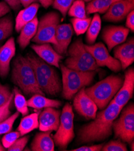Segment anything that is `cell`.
<instances>
[{"label": "cell", "mask_w": 134, "mask_h": 151, "mask_svg": "<svg viewBox=\"0 0 134 151\" xmlns=\"http://www.w3.org/2000/svg\"><path fill=\"white\" fill-rule=\"evenodd\" d=\"M14 95V102L17 111L21 113L23 116H26L28 113V109L27 101L25 98L21 93L19 89L17 87H14L13 90Z\"/></svg>", "instance_id": "obj_26"}, {"label": "cell", "mask_w": 134, "mask_h": 151, "mask_svg": "<svg viewBox=\"0 0 134 151\" xmlns=\"http://www.w3.org/2000/svg\"><path fill=\"white\" fill-rule=\"evenodd\" d=\"M31 47L43 61L49 65L59 68V63L63 59V57L58 54L50 43L33 44Z\"/></svg>", "instance_id": "obj_18"}, {"label": "cell", "mask_w": 134, "mask_h": 151, "mask_svg": "<svg viewBox=\"0 0 134 151\" xmlns=\"http://www.w3.org/2000/svg\"><path fill=\"white\" fill-rule=\"evenodd\" d=\"M6 150V148L3 146L2 143H1V141H0V151H4Z\"/></svg>", "instance_id": "obj_43"}, {"label": "cell", "mask_w": 134, "mask_h": 151, "mask_svg": "<svg viewBox=\"0 0 134 151\" xmlns=\"http://www.w3.org/2000/svg\"><path fill=\"white\" fill-rule=\"evenodd\" d=\"M134 91V69L130 68L125 73L123 84L111 101L123 108L132 98Z\"/></svg>", "instance_id": "obj_13"}, {"label": "cell", "mask_w": 134, "mask_h": 151, "mask_svg": "<svg viewBox=\"0 0 134 151\" xmlns=\"http://www.w3.org/2000/svg\"><path fill=\"white\" fill-rule=\"evenodd\" d=\"M11 81L26 95L44 96L37 84L33 66L27 57L18 55L13 62Z\"/></svg>", "instance_id": "obj_3"}, {"label": "cell", "mask_w": 134, "mask_h": 151, "mask_svg": "<svg viewBox=\"0 0 134 151\" xmlns=\"http://www.w3.org/2000/svg\"><path fill=\"white\" fill-rule=\"evenodd\" d=\"M16 46L13 37L9 38L0 48V77L5 78L10 71V62L15 55Z\"/></svg>", "instance_id": "obj_19"}, {"label": "cell", "mask_w": 134, "mask_h": 151, "mask_svg": "<svg viewBox=\"0 0 134 151\" xmlns=\"http://www.w3.org/2000/svg\"><path fill=\"white\" fill-rule=\"evenodd\" d=\"M62 74V96L70 100L82 87L90 85L94 80L97 70L79 71L70 69L64 65H59Z\"/></svg>", "instance_id": "obj_5"}, {"label": "cell", "mask_w": 134, "mask_h": 151, "mask_svg": "<svg viewBox=\"0 0 134 151\" xmlns=\"http://www.w3.org/2000/svg\"><path fill=\"white\" fill-rule=\"evenodd\" d=\"M101 18L98 13H95L86 33L85 41L87 45H93L95 43L101 29Z\"/></svg>", "instance_id": "obj_25"}, {"label": "cell", "mask_w": 134, "mask_h": 151, "mask_svg": "<svg viewBox=\"0 0 134 151\" xmlns=\"http://www.w3.org/2000/svg\"><path fill=\"white\" fill-rule=\"evenodd\" d=\"M126 26L132 32H134V10L131 11L126 17Z\"/></svg>", "instance_id": "obj_38"}, {"label": "cell", "mask_w": 134, "mask_h": 151, "mask_svg": "<svg viewBox=\"0 0 134 151\" xmlns=\"http://www.w3.org/2000/svg\"><path fill=\"white\" fill-rule=\"evenodd\" d=\"M12 95L9 88L7 86L2 85L0 83V107L5 104Z\"/></svg>", "instance_id": "obj_36"}, {"label": "cell", "mask_w": 134, "mask_h": 151, "mask_svg": "<svg viewBox=\"0 0 134 151\" xmlns=\"http://www.w3.org/2000/svg\"><path fill=\"white\" fill-rule=\"evenodd\" d=\"M27 58L33 66L39 87L44 94L55 96L62 92V83L54 68L32 52L27 55Z\"/></svg>", "instance_id": "obj_2"}, {"label": "cell", "mask_w": 134, "mask_h": 151, "mask_svg": "<svg viewBox=\"0 0 134 151\" xmlns=\"http://www.w3.org/2000/svg\"><path fill=\"white\" fill-rule=\"evenodd\" d=\"M114 57L120 62L122 69H126L134 62V39L129 38L126 42L114 47Z\"/></svg>", "instance_id": "obj_17"}, {"label": "cell", "mask_w": 134, "mask_h": 151, "mask_svg": "<svg viewBox=\"0 0 134 151\" xmlns=\"http://www.w3.org/2000/svg\"><path fill=\"white\" fill-rule=\"evenodd\" d=\"M73 107L80 116L87 120L95 118L97 107L93 100L85 92V87H82L74 96Z\"/></svg>", "instance_id": "obj_11"}, {"label": "cell", "mask_w": 134, "mask_h": 151, "mask_svg": "<svg viewBox=\"0 0 134 151\" xmlns=\"http://www.w3.org/2000/svg\"><path fill=\"white\" fill-rule=\"evenodd\" d=\"M115 137L130 144L134 139V105L130 103L113 124Z\"/></svg>", "instance_id": "obj_9"}, {"label": "cell", "mask_w": 134, "mask_h": 151, "mask_svg": "<svg viewBox=\"0 0 134 151\" xmlns=\"http://www.w3.org/2000/svg\"><path fill=\"white\" fill-rule=\"evenodd\" d=\"M134 10V0H120L113 3L105 13L103 19L107 22H118L124 20Z\"/></svg>", "instance_id": "obj_12"}, {"label": "cell", "mask_w": 134, "mask_h": 151, "mask_svg": "<svg viewBox=\"0 0 134 151\" xmlns=\"http://www.w3.org/2000/svg\"><path fill=\"white\" fill-rule=\"evenodd\" d=\"M13 96L14 95L12 93V95L9 101L5 104L0 107V122L3 121V120L8 118L11 115V111L10 108L12 104Z\"/></svg>", "instance_id": "obj_35"}, {"label": "cell", "mask_w": 134, "mask_h": 151, "mask_svg": "<svg viewBox=\"0 0 134 151\" xmlns=\"http://www.w3.org/2000/svg\"><path fill=\"white\" fill-rule=\"evenodd\" d=\"M73 35V29L71 24H62L58 25L55 33L57 43L53 45V48L58 54L61 55L66 54Z\"/></svg>", "instance_id": "obj_15"}, {"label": "cell", "mask_w": 134, "mask_h": 151, "mask_svg": "<svg viewBox=\"0 0 134 151\" xmlns=\"http://www.w3.org/2000/svg\"><path fill=\"white\" fill-rule=\"evenodd\" d=\"M4 1L14 10L17 11L21 8V4L19 0H4Z\"/></svg>", "instance_id": "obj_39"}, {"label": "cell", "mask_w": 134, "mask_h": 151, "mask_svg": "<svg viewBox=\"0 0 134 151\" xmlns=\"http://www.w3.org/2000/svg\"><path fill=\"white\" fill-rule=\"evenodd\" d=\"M13 22L11 16L0 18V41L9 37L13 33Z\"/></svg>", "instance_id": "obj_29"}, {"label": "cell", "mask_w": 134, "mask_h": 151, "mask_svg": "<svg viewBox=\"0 0 134 151\" xmlns=\"http://www.w3.org/2000/svg\"><path fill=\"white\" fill-rule=\"evenodd\" d=\"M39 113H34L21 119L18 128V131L19 132L21 136H24L39 128Z\"/></svg>", "instance_id": "obj_24"}, {"label": "cell", "mask_w": 134, "mask_h": 151, "mask_svg": "<svg viewBox=\"0 0 134 151\" xmlns=\"http://www.w3.org/2000/svg\"><path fill=\"white\" fill-rule=\"evenodd\" d=\"M39 20L36 17L32 21L25 25L20 32L18 43L21 49H25L37 33Z\"/></svg>", "instance_id": "obj_22"}, {"label": "cell", "mask_w": 134, "mask_h": 151, "mask_svg": "<svg viewBox=\"0 0 134 151\" xmlns=\"http://www.w3.org/2000/svg\"><path fill=\"white\" fill-rule=\"evenodd\" d=\"M37 1L44 8L47 9L52 6L54 0H37Z\"/></svg>", "instance_id": "obj_41"}, {"label": "cell", "mask_w": 134, "mask_h": 151, "mask_svg": "<svg viewBox=\"0 0 134 151\" xmlns=\"http://www.w3.org/2000/svg\"><path fill=\"white\" fill-rule=\"evenodd\" d=\"M19 116V113L17 111L0 122V135L5 134L11 131L13 125Z\"/></svg>", "instance_id": "obj_30"}, {"label": "cell", "mask_w": 134, "mask_h": 151, "mask_svg": "<svg viewBox=\"0 0 134 151\" xmlns=\"http://www.w3.org/2000/svg\"><path fill=\"white\" fill-rule=\"evenodd\" d=\"M67 13L69 17L73 18H86L87 17L85 2L82 0H75L70 7Z\"/></svg>", "instance_id": "obj_27"}, {"label": "cell", "mask_w": 134, "mask_h": 151, "mask_svg": "<svg viewBox=\"0 0 134 151\" xmlns=\"http://www.w3.org/2000/svg\"><path fill=\"white\" fill-rule=\"evenodd\" d=\"M85 48L93 57L99 67L106 66L111 70L117 72L120 71L122 66L120 62L112 57L103 43L98 42L93 45H84Z\"/></svg>", "instance_id": "obj_10"}, {"label": "cell", "mask_w": 134, "mask_h": 151, "mask_svg": "<svg viewBox=\"0 0 134 151\" xmlns=\"http://www.w3.org/2000/svg\"><path fill=\"white\" fill-rule=\"evenodd\" d=\"M51 131H42L37 133L31 147L33 151H54L55 144L51 135Z\"/></svg>", "instance_id": "obj_20"}, {"label": "cell", "mask_w": 134, "mask_h": 151, "mask_svg": "<svg viewBox=\"0 0 134 151\" xmlns=\"http://www.w3.org/2000/svg\"><path fill=\"white\" fill-rule=\"evenodd\" d=\"M27 104L28 107L36 110H41L49 107L58 109L61 107L62 104L60 101L51 99L40 94H34L27 101Z\"/></svg>", "instance_id": "obj_23"}, {"label": "cell", "mask_w": 134, "mask_h": 151, "mask_svg": "<svg viewBox=\"0 0 134 151\" xmlns=\"http://www.w3.org/2000/svg\"><path fill=\"white\" fill-rule=\"evenodd\" d=\"M102 151H127L128 148L125 142L118 140H111L103 146Z\"/></svg>", "instance_id": "obj_32"}, {"label": "cell", "mask_w": 134, "mask_h": 151, "mask_svg": "<svg viewBox=\"0 0 134 151\" xmlns=\"http://www.w3.org/2000/svg\"><path fill=\"white\" fill-rule=\"evenodd\" d=\"M103 144L95 145L92 146H84L72 149L73 151H100L101 150Z\"/></svg>", "instance_id": "obj_37"}, {"label": "cell", "mask_w": 134, "mask_h": 151, "mask_svg": "<svg viewBox=\"0 0 134 151\" xmlns=\"http://www.w3.org/2000/svg\"><path fill=\"white\" fill-rule=\"evenodd\" d=\"M21 134L19 131H10L7 132L4 134L2 138V145L6 149H8L14 142L19 138Z\"/></svg>", "instance_id": "obj_33"}, {"label": "cell", "mask_w": 134, "mask_h": 151, "mask_svg": "<svg viewBox=\"0 0 134 151\" xmlns=\"http://www.w3.org/2000/svg\"><path fill=\"white\" fill-rule=\"evenodd\" d=\"M83 1H84V2H86V3H88V2H90V1H92V0H82Z\"/></svg>", "instance_id": "obj_45"}, {"label": "cell", "mask_w": 134, "mask_h": 151, "mask_svg": "<svg viewBox=\"0 0 134 151\" xmlns=\"http://www.w3.org/2000/svg\"><path fill=\"white\" fill-rule=\"evenodd\" d=\"M92 18H73L70 19L72 27L77 36L84 34L90 24Z\"/></svg>", "instance_id": "obj_28"}, {"label": "cell", "mask_w": 134, "mask_h": 151, "mask_svg": "<svg viewBox=\"0 0 134 151\" xmlns=\"http://www.w3.org/2000/svg\"><path fill=\"white\" fill-rule=\"evenodd\" d=\"M65 66L73 70L93 71L99 69L93 56L86 50L82 38L74 41L68 47Z\"/></svg>", "instance_id": "obj_6"}, {"label": "cell", "mask_w": 134, "mask_h": 151, "mask_svg": "<svg viewBox=\"0 0 134 151\" xmlns=\"http://www.w3.org/2000/svg\"><path fill=\"white\" fill-rule=\"evenodd\" d=\"M133 144H134V142H133V141L132 142L130 143V149H131V150H132V151L134 150V145H133Z\"/></svg>", "instance_id": "obj_44"}, {"label": "cell", "mask_w": 134, "mask_h": 151, "mask_svg": "<svg viewBox=\"0 0 134 151\" xmlns=\"http://www.w3.org/2000/svg\"><path fill=\"white\" fill-rule=\"evenodd\" d=\"M122 109L111 101L105 109L96 113L93 121L80 128L77 140L80 143H89L107 139L113 133L114 120L118 117Z\"/></svg>", "instance_id": "obj_1"}, {"label": "cell", "mask_w": 134, "mask_h": 151, "mask_svg": "<svg viewBox=\"0 0 134 151\" xmlns=\"http://www.w3.org/2000/svg\"><path fill=\"white\" fill-rule=\"evenodd\" d=\"M75 1V0H54L52 6L54 9L58 10L65 18L70 7Z\"/></svg>", "instance_id": "obj_31"}, {"label": "cell", "mask_w": 134, "mask_h": 151, "mask_svg": "<svg viewBox=\"0 0 134 151\" xmlns=\"http://www.w3.org/2000/svg\"><path fill=\"white\" fill-rule=\"evenodd\" d=\"M130 30L123 26H108L103 28L102 37L107 44L108 50L111 51L115 47L124 43Z\"/></svg>", "instance_id": "obj_14"}, {"label": "cell", "mask_w": 134, "mask_h": 151, "mask_svg": "<svg viewBox=\"0 0 134 151\" xmlns=\"http://www.w3.org/2000/svg\"><path fill=\"white\" fill-rule=\"evenodd\" d=\"M73 119L72 106L69 103H66L61 113L59 127L52 136L55 145L62 150L66 149L75 137Z\"/></svg>", "instance_id": "obj_7"}, {"label": "cell", "mask_w": 134, "mask_h": 151, "mask_svg": "<svg viewBox=\"0 0 134 151\" xmlns=\"http://www.w3.org/2000/svg\"><path fill=\"white\" fill-rule=\"evenodd\" d=\"M29 139V136L25 135L22 138L18 139L8 149L9 151H22L26 146Z\"/></svg>", "instance_id": "obj_34"}, {"label": "cell", "mask_w": 134, "mask_h": 151, "mask_svg": "<svg viewBox=\"0 0 134 151\" xmlns=\"http://www.w3.org/2000/svg\"><path fill=\"white\" fill-rule=\"evenodd\" d=\"M21 5L25 7H28L34 3H38L37 0H19Z\"/></svg>", "instance_id": "obj_42"}, {"label": "cell", "mask_w": 134, "mask_h": 151, "mask_svg": "<svg viewBox=\"0 0 134 151\" xmlns=\"http://www.w3.org/2000/svg\"><path fill=\"white\" fill-rule=\"evenodd\" d=\"M124 78L111 75L93 86L85 88V92L100 110L105 109L120 88Z\"/></svg>", "instance_id": "obj_4"}, {"label": "cell", "mask_w": 134, "mask_h": 151, "mask_svg": "<svg viewBox=\"0 0 134 151\" xmlns=\"http://www.w3.org/2000/svg\"><path fill=\"white\" fill-rule=\"evenodd\" d=\"M10 11V7L4 1L0 2V18L4 17Z\"/></svg>", "instance_id": "obj_40"}, {"label": "cell", "mask_w": 134, "mask_h": 151, "mask_svg": "<svg viewBox=\"0 0 134 151\" xmlns=\"http://www.w3.org/2000/svg\"><path fill=\"white\" fill-rule=\"evenodd\" d=\"M61 111L55 108H45L39 115V129L41 131H56L59 127Z\"/></svg>", "instance_id": "obj_16"}, {"label": "cell", "mask_w": 134, "mask_h": 151, "mask_svg": "<svg viewBox=\"0 0 134 151\" xmlns=\"http://www.w3.org/2000/svg\"><path fill=\"white\" fill-rule=\"evenodd\" d=\"M60 22V15L56 12L47 13L40 19L37 33L32 42L37 44L51 43L57 45L56 29Z\"/></svg>", "instance_id": "obj_8"}, {"label": "cell", "mask_w": 134, "mask_h": 151, "mask_svg": "<svg viewBox=\"0 0 134 151\" xmlns=\"http://www.w3.org/2000/svg\"><path fill=\"white\" fill-rule=\"evenodd\" d=\"M40 6L38 3H34L28 7H25L18 13L16 18L15 24L16 32L19 33L25 25L32 21L36 17Z\"/></svg>", "instance_id": "obj_21"}]
</instances>
